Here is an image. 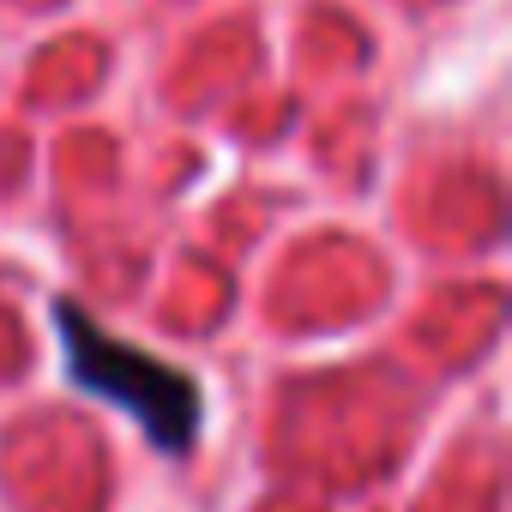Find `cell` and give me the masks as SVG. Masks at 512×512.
Returning a JSON list of instances; mask_svg holds the SVG:
<instances>
[{
  "label": "cell",
  "instance_id": "cell-1",
  "mask_svg": "<svg viewBox=\"0 0 512 512\" xmlns=\"http://www.w3.org/2000/svg\"><path fill=\"white\" fill-rule=\"evenodd\" d=\"M55 326H61L67 374H73L79 392L121 404V410L151 434L157 452H187V446H193L205 404H199V386H193L181 368H169V362H157V356L121 344V338H109L79 302H55Z\"/></svg>",
  "mask_w": 512,
  "mask_h": 512
}]
</instances>
